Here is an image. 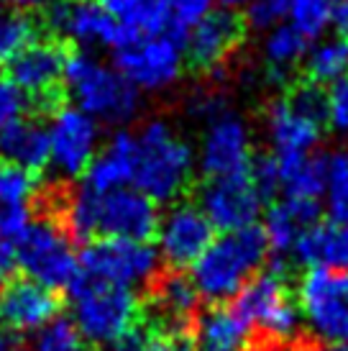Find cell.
I'll use <instances>...</instances> for the list:
<instances>
[{
	"instance_id": "cell-1",
	"label": "cell",
	"mask_w": 348,
	"mask_h": 351,
	"mask_svg": "<svg viewBox=\"0 0 348 351\" xmlns=\"http://www.w3.org/2000/svg\"><path fill=\"white\" fill-rule=\"evenodd\" d=\"M159 208L136 187H121L105 195L87 193L85 187L67 200L64 231L75 241H92L95 236L149 241L159 228Z\"/></svg>"
},
{
	"instance_id": "cell-2",
	"label": "cell",
	"mask_w": 348,
	"mask_h": 351,
	"mask_svg": "<svg viewBox=\"0 0 348 351\" xmlns=\"http://www.w3.org/2000/svg\"><path fill=\"white\" fill-rule=\"evenodd\" d=\"M266 256L269 246L261 226H249L213 239V244L190 267V280L200 298L225 302L241 293L243 285L264 267Z\"/></svg>"
},
{
	"instance_id": "cell-3",
	"label": "cell",
	"mask_w": 348,
	"mask_h": 351,
	"mask_svg": "<svg viewBox=\"0 0 348 351\" xmlns=\"http://www.w3.org/2000/svg\"><path fill=\"white\" fill-rule=\"evenodd\" d=\"M195 169L190 144L174 134L164 121H149L136 134L134 187L154 203H172L182 195Z\"/></svg>"
},
{
	"instance_id": "cell-4",
	"label": "cell",
	"mask_w": 348,
	"mask_h": 351,
	"mask_svg": "<svg viewBox=\"0 0 348 351\" xmlns=\"http://www.w3.org/2000/svg\"><path fill=\"white\" fill-rule=\"evenodd\" d=\"M67 293L72 305L69 321L87 343L116 346L138 323V298L131 287L103 282L79 272Z\"/></svg>"
},
{
	"instance_id": "cell-5",
	"label": "cell",
	"mask_w": 348,
	"mask_h": 351,
	"mask_svg": "<svg viewBox=\"0 0 348 351\" xmlns=\"http://www.w3.org/2000/svg\"><path fill=\"white\" fill-rule=\"evenodd\" d=\"M64 88L75 100V108L105 123H128L141 108L138 90L116 67L103 64L90 51L67 57Z\"/></svg>"
},
{
	"instance_id": "cell-6",
	"label": "cell",
	"mask_w": 348,
	"mask_h": 351,
	"mask_svg": "<svg viewBox=\"0 0 348 351\" xmlns=\"http://www.w3.org/2000/svg\"><path fill=\"white\" fill-rule=\"evenodd\" d=\"M16 264L23 274L49 290H69L79 277V254L72 249V239L64 226L54 221H34L16 244Z\"/></svg>"
},
{
	"instance_id": "cell-7",
	"label": "cell",
	"mask_w": 348,
	"mask_h": 351,
	"mask_svg": "<svg viewBox=\"0 0 348 351\" xmlns=\"http://www.w3.org/2000/svg\"><path fill=\"white\" fill-rule=\"evenodd\" d=\"M79 272L121 287H149L159 277V252L149 241L95 239L79 252Z\"/></svg>"
},
{
	"instance_id": "cell-8",
	"label": "cell",
	"mask_w": 348,
	"mask_h": 351,
	"mask_svg": "<svg viewBox=\"0 0 348 351\" xmlns=\"http://www.w3.org/2000/svg\"><path fill=\"white\" fill-rule=\"evenodd\" d=\"M231 308L251 328H261L271 339H290L302 318L297 302L292 300L284 272L279 269L253 274L233 298Z\"/></svg>"
},
{
	"instance_id": "cell-9",
	"label": "cell",
	"mask_w": 348,
	"mask_h": 351,
	"mask_svg": "<svg viewBox=\"0 0 348 351\" xmlns=\"http://www.w3.org/2000/svg\"><path fill=\"white\" fill-rule=\"evenodd\" d=\"M297 308L320 341H348V272L308 269L297 290Z\"/></svg>"
},
{
	"instance_id": "cell-10",
	"label": "cell",
	"mask_w": 348,
	"mask_h": 351,
	"mask_svg": "<svg viewBox=\"0 0 348 351\" xmlns=\"http://www.w3.org/2000/svg\"><path fill=\"white\" fill-rule=\"evenodd\" d=\"M182 41L169 34L138 36L116 49L113 67L136 90H164L182 75Z\"/></svg>"
},
{
	"instance_id": "cell-11",
	"label": "cell",
	"mask_w": 348,
	"mask_h": 351,
	"mask_svg": "<svg viewBox=\"0 0 348 351\" xmlns=\"http://www.w3.org/2000/svg\"><path fill=\"white\" fill-rule=\"evenodd\" d=\"M49 131V165L62 177H82L92 165L100 144L97 121L79 108L59 106L51 113Z\"/></svg>"
},
{
	"instance_id": "cell-12",
	"label": "cell",
	"mask_w": 348,
	"mask_h": 351,
	"mask_svg": "<svg viewBox=\"0 0 348 351\" xmlns=\"http://www.w3.org/2000/svg\"><path fill=\"white\" fill-rule=\"evenodd\" d=\"M67 49L54 39L31 41L13 59H8V77L18 85L31 103H44V108H59V82L64 80Z\"/></svg>"
},
{
	"instance_id": "cell-13",
	"label": "cell",
	"mask_w": 348,
	"mask_h": 351,
	"mask_svg": "<svg viewBox=\"0 0 348 351\" xmlns=\"http://www.w3.org/2000/svg\"><path fill=\"white\" fill-rule=\"evenodd\" d=\"M215 228L200 205L177 203L159 218L156 228V252L174 272L192 267L200 254L213 244Z\"/></svg>"
},
{
	"instance_id": "cell-14",
	"label": "cell",
	"mask_w": 348,
	"mask_h": 351,
	"mask_svg": "<svg viewBox=\"0 0 348 351\" xmlns=\"http://www.w3.org/2000/svg\"><path fill=\"white\" fill-rule=\"evenodd\" d=\"M49 26L82 47H110L116 51L134 36L97 0H54L47 13Z\"/></svg>"
},
{
	"instance_id": "cell-15",
	"label": "cell",
	"mask_w": 348,
	"mask_h": 351,
	"mask_svg": "<svg viewBox=\"0 0 348 351\" xmlns=\"http://www.w3.org/2000/svg\"><path fill=\"white\" fill-rule=\"evenodd\" d=\"M197 165L208 180L249 172L251 165V134L241 116L223 110L208 121V131L200 144Z\"/></svg>"
},
{
	"instance_id": "cell-16",
	"label": "cell",
	"mask_w": 348,
	"mask_h": 351,
	"mask_svg": "<svg viewBox=\"0 0 348 351\" xmlns=\"http://www.w3.org/2000/svg\"><path fill=\"white\" fill-rule=\"evenodd\" d=\"M200 210L208 215L213 228L233 234L249 226H256L264 200L256 193L249 172L231 177H215L200 193Z\"/></svg>"
},
{
	"instance_id": "cell-17",
	"label": "cell",
	"mask_w": 348,
	"mask_h": 351,
	"mask_svg": "<svg viewBox=\"0 0 348 351\" xmlns=\"http://www.w3.org/2000/svg\"><path fill=\"white\" fill-rule=\"evenodd\" d=\"M59 315V298L31 277H10L0 285V328L36 333Z\"/></svg>"
},
{
	"instance_id": "cell-18",
	"label": "cell",
	"mask_w": 348,
	"mask_h": 351,
	"mask_svg": "<svg viewBox=\"0 0 348 351\" xmlns=\"http://www.w3.org/2000/svg\"><path fill=\"white\" fill-rule=\"evenodd\" d=\"M243 39V21L236 10H213L195 26L187 39V57L197 69H213L228 57Z\"/></svg>"
},
{
	"instance_id": "cell-19",
	"label": "cell",
	"mask_w": 348,
	"mask_h": 351,
	"mask_svg": "<svg viewBox=\"0 0 348 351\" xmlns=\"http://www.w3.org/2000/svg\"><path fill=\"white\" fill-rule=\"evenodd\" d=\"M320 218V203L318 200H297V197H284L282 203H274L266 210L261 231L266 236L269 254L274 256V267L284 272V259L292 256V249L297 244L310 226H315Z\"/></svg>"
},
{
	"instance_id": "cell-20",
	"label": "cell",
	"mask_w": 348,
	"mask_h": 351,
	"mask_svg": "<svg viewBox=\"0 0 348 351\" xmlns=\"http://www.w3.org/2000/svg\"><path fill=\"white\" fill-rule=\"evenodd\" d=\"M136 172V134L131 131H116L108 147L95 154L92 165L82 175V187L87 193L105 195L134 182Z\"/></svg>"
},
{
	"instance_id": "cell-21",
	"label": "cell",
	"mask_w": 348,
	"mask_h": 351,
	"mask_svg": "<svg viewBox=\"0 0 348 351\" xmlns=\"http://www.w3.org/2000/svg\"><path fill=\"white\" fill-rule=\"evenodd\" d=\"M192 328V351H246L253 331L231 305L221 302L200 313Z\"/></svg>"
},
{
	"instance_id": "cell-22",
	"label": "cell",
	"mask_w": 348,
	"mask_h": 351,
	"mask_svg": "<svg viewBox=\"0 0 348 351\" xmlns=\"http://www.w3.org/2000/svg\"><path fill=\"white\" fill-rule=\"evenodd\" d=\"M266 128L277 159L312 154L315 144L320 141V123L300 116L287 100H279L269 108Z\"/></svg>"
},
{
	"instance_id": "cell-23",
	"label": "cell",
	"mask_w": 348,
	"mask_h": 351,
	"mask_svg": "<svg viewBox=\"0 0 348 351\" xmlns=\"http://www.w3.org/2000/svg\"><path fill=\"white\" fill-rule=\"evenodd\" d=\"M292 259L308 269H340L348 272V228L333 223H315L297 239Z\"/></svg>"
},
{
	"instance_id": "cell-24",
	"label": "cell",
	"mask_w": 348,
	"mask_h": 351,
	"mask_svg": "<svg viewBox=\"0 0 348 351\" xmlns=\"http://www.w3.org/2000/svg\"><path fill=\"white\" fill-rule=\"evenodd\" d=\"M0 159L5 165L41 172L49 165V131L36 121H16L0 131Z\"/></svg>"
},
{
	"instance_id": "cell-25",
	"label": "cell",
	"mask_w": 348,
	"mask_h": 351,
	"mask_svg": "<svg viewBox=\"0 0 348 351\" xmlns=\"http://www.w3.org/2000/svg\"><path fill=\"white\" fill-rule=\"evenodd\" d=\"M151 285H154V308L159 311L162 321L169 326L162 331H184L197 308V300H200L192 280L172 272L156 277Z\"/></svg>"
},
{
	"instance_id": "cell-26",
	"label": "cell",
	"mask_w": 348,
	"mask_h": 351,
	"mask_svg": "<svg viewBox=\"0 0 348 351\" xmlns=\"http://www.w3.org/2000/svg\"><path fill=\"white\" fill-rule=\"evenodd\" d=\"M123 29L138 36H154L166 34L169 16H166V0H97Z\"/></svg>"
},
{
	"instance_id": "cell-27",
	"label": "cell",
	"mask_w": 348,
	"mask_h": 351,
	"mask_svg": "<svg viewBox=\"0 0 348 351\" xmlns=\"http://www.w3.org/2000/svg\"><path fill=\"white\" fill-rule=\"evenodd\" d=\"M282 193L297 200H320L325 193V156L305 154L277 159Z\"/></svg>"
},
{
	"instance_id": "cell-28",
	"label": "cell",
	"mask_w": 348,
	"mask_h": 351,
	"mask_svg": "<svg viewBox=\"0 0 348 351\" xmlns=\"http://www.w3.org/2000/svg\"><path fill=\"white\" fill-rule=\"evenodd\" d=\"M308 39H302L290 23H277L264 39V62L274 80H287L290 72L308 54Z\"/></svg>"
},
{
	"instance_id": "cell-29",
	"label": "cell",
	"mask_w": 348,
	"mask_h": 351,
	"mask_svg": "<svg viewBox=\"0 0 348 351\" xmlns=\"http://www.w3.org/2000/svg\"><path fill=\"white\" fill-rule=\"evenodd\" d=\"M308 57V80L318 85H333L348 75V41L343 36L318 39V44L305 54Z\"/></svg>"
},
{
	"instance_id": "cell-30",
	"label": "cell",
	"mask_w": 348,
	"mask_h": 351,
	"mask_svg": "<svg viewBox=\"0 0 348 351\" xmlns=\"http://www.w3.org/2000/svg\"><path fill=\"white\" fill-rule=\"evenodd\" d=\"M325 210L328 221L348 228V152L325 156Z\"/></svg>"
},
{
	"instance_id": "cell-31",
	"label": "cell",
	"mask_w": 348,
	"mask_h": 351,
	"mask_svg": "<svg viewBox=\"0 0 348 351\" xmlns=\"http://www.w3.org/2000/svg\"><path fill=\"white\" fill-rule=\"evenodd\" d=\"M287 21L302 39L318 41L333 23V3L330 0H292L287 8Z\"/></svg>"
},
{
	"instance_id": "cell-32",
	"label": "cell",
	"mask_w": 348,
	"mask_h": 351,
	"mask_svg": "<svg viewBox=\"0 0 348 351\" xmlns=\"http://www.w3.org/2000/svg\"><path fill=\"white\" fill-rule=\"evenodd\" d=\"M26 351H90L82 333L75 328L69 318H54L44 328L34 333Z\"/></svg>"
},
{
	"instance_id": "cell-33",
	"label": "cell",
	"mask_w": 348,
	"mask_h": 351,
	"mask_svg": "<svg viewBox=\"0 0 348 351\" xmlns=\"http://www.w3.org/2000/svg\"><path fill=\"white\" fill-rule=\"evenodd\" d=\"M215 0H166V16H169V26H166V34L174 36L177 41H182L187 34L200 23V21L213 13Z\"/></svg>"
},
{
	"instance_id": "cell-34",
	"label": "cell",
	"mask_w": 348,
	"mask_h": 351,
	"mask_svg": "<svg viewBox=\"0 0 348 351\" xmlns=\"http://www.w3.org/2000/svg\"><path fill=\"white\" fill-rule=\"evenodd\" d=\"M284 100H287L300 116L315 121L320 126H323L325 118H328V90H323V85L312 82V80L297 82Z\"/></svg>"
},
{
	"instance_id": "cell-35",
	"label": "cell",
	"mask_w": 348,
	"mask_h": 351,
	"mask_svg": "<svg viewBox=\"0 0 348 351\" xmlns=\"http://www.w3.org/2000/svg\"><path fill=\"white\" fill-rule=\"evenodd\" d=\"M36 193L34 172L16 165H0V205H29Z\"/></svg>"
},
{
	"instance_id": "cell-36",
	"label": "cell",
	"mask_w": 348,
	"mask_h": 351,
	"mask_svg": "<svg viewBox=\"0 0 348 351\" xmlns=\"http://www.w3.org/2000/svg\"><path fill=\"white\" fill-rule=\"evenodd\" d=\"M34 41V23L26 16H0V64Z\"/></svg>"
},
{
	"instance_id": "cell-37",
	"label": "cell",
	"mask_w": 348,
	"mask_h": 351,
	"mask_svg": "<svg viewBox=\"0 0 348 351\" xmlns=\"http://www.w3.org/2000/svg\"><path fill=\"white\" fill-rule=\"evenodd\" d=\"M249 177H251L256 193L261 195L264 203H269L277 197V193H282V182H279V165H277V156L274 154H261L256 159H251L249 165Z\"/></svg>"
},
{
	"instance_id": "cell-38",
	"label": "cell",
	"mask_w": 348,
	"mask_h": 351,
	"mask_svg": "<svg viewBox=\"0 0 348 351\" xmlns=\"http://www.w3.org/2000/svg\"><path fill=\"white\" fill-rule=\"evenodd\" d=\"M29 108H31L29 95L8 75H0V131L8 128L10 123H16V121H21Z\"/></svg>"
},
{
	"instance_id": "cell-39",
	"label": "cell",
	"mask_w": 348,
	"mask_h": 351,
	"mask_svg": "<svg viewBox=\"0 0 348 351\" xmlns=\"http://www.w3.org/2000/svg\"><path fill=\"white\" fill-rule=\"evenodd\" d=\"M292 0H249L246 5V21L253 29L269 31L277 23L287 19V8Z\"/></svg>"
},
{
	"instance_id": "cell-40",
	"label": "cell",
	"mask_w": 348,
	"mask_h": 351,
	"mask_svg": "<svg viewBox=\"0 0 348 351\" xmlns=\"http://www.w3.org/2000/svg\"><path fill=\"white\" fill-rule=\"evenodd\" d=\"M336 134L348 136V75L333 82L328 90V118H325Z\"/></svg>"
},
{
	"instance_id": "cell-41",
	"label": "cell",
	"mask_w": 348,
	"mask_h": 351,
	"mask_svg": "<svg viewBox=\"0 0 348 351\" xmlns=\"http://www.w3.org/2000/svg\"><path fill=\"white\" fill-rule=\"evenodd\" d=\"M34 223L29 205H0V239L18 244L26 228Z\"/></svg>"
},
{
	"instance_id": "cell-42",
	"label": "cell",
	"mask_w": 348,
	"mask_h": 351,
	"mask_svg": "<svg viewBox=\"0 0 348 351\" xmlns=\"http://www.w3.org/2000/svg\"><path fill=\"white\" fill-rule=\"evenodd\" d=\"M141 351H192V341L184 331H156L146 336Z\"/></svg>"
},
{
	"instance_id": "cell-43",
	"label": "cell",
	"mask_w": 348,
	"mask_h": 351,
	"mask_svg": "<svg viewBox=\"0 0 348 351\" xmlns=\"http://www.w3.org/2000/svg\"><path fill=\"white\" fill-rule=\"evenodd\" d=\"M223 110H228V108H225V100H223V95L213 93V90H200V93L192 95V100H190V113L197 118H205V121L215 118L218 113H223Z\"/></svg>"
},
{
	"instance_id": "cell-44",
	"label": "cell",
	"mask_w": 348,
	"mask_h": 351,
	"mask_svg": "<svg viewBox=\"0 0 348 351\" xmlns=\"http://www.w3.org/2000/svg\"><path fill=\"white\" fill-rule=\"evenodd\" d=\"M16 269V244L0 239V285H5Z\"/></svg>"
},
{
	"instance_id": "cell-45",
	"label": "cell",
	"mask_w": 348,
	"mask_h": 351,
	"mask_svg": "<svg viewBox=\"0 0 348 351\" xmlns=\"http://www.w3.org/2000/svg\"><path fill=\"white\" fill-rule=\"evenodd\" d=\"M144 339H146L144 333L138 331V328H134L128 336H123V339L113 346V351H141L144 349Z\"/></svg>"
},
{
	"instance_id": "cell-46",
	"label": "cell",
	"mask_w": 348,
	"mask_h": 351,
	"mask_svg": "<svg viewBox=\"0 0 348 351\" xmlns=\"http://www.w3.org/2000/svg\"><path fill=\"white\" fill-rule=\"evenodd\" d=\"M333 26L338 29V36L348 41V0H340L333 8Z\"/></svg>"
},
{
	"instance_id": "cell-47",
	"label": "cell",
	"mask_w": 348,
	"mask_h": 351,
	"mask_svg": "<svg viewBox=\"0 0 348 351\" xmlns=\"http://www.w3.org/2000/svg\"><path fill=\"white\" fill-rule=\"evenodd\" d=\"M8 3L21 10H26V8H39V5H44V3H49V0H8Z\"/></svg>"
},
{
	"instance_id": "cell-48",
	"label": "cell",
	"mask_w": 348,
	"mask_h": 351,
	"mask_svg": "<svg viewBox=\"0 0 348 351\" xmlns=\"http://www.w3.org/2000/svg\"><path fill=\"white\" fill-rule=\"evenodd\" d=\"M215 3L225 10H238V8H246V5H249V0H215Z\"/></svg>"
},
{
	"instance_id": "cell-49",
	"label": "cell",
	"mask_w": 348,
	"mask_h": 351,
	"mask_svg": "<svg viewBox=\"0 0 348 351\" xmlns=\"http://www.w3.org/2000/svg\"><path fill=\"white\" fill-rule=\"evenodd\" d=\"M0 351H16V343L8 339V333L0 331Z\"/></svg>"
},
{
	"instance_id": "cell-50",
	"label": "cell",
	"mask_w": 348,
	"mask_h": 351,
	"mask_svg": "<svg viewBox=\"0 0 348 351\" xmlns=\"http://www.w3.org/2000/svg\"><path fill=\"white\" fill-rule=\"evenodd\" d=\"M323 351H348V341H340V343H328Z\"/></svg>"
},
{
	"instance_id": "cell-51",
	"label": "cell",
	"mask_w": 348,
	"mask_h": 351,
	"mask_svg": "<svg viewBox=\"0 0 348 351\" xmlns=\"http://www.w3.org/2000/svg\"><path fill=\"white\" fill-rule=\"evenodd\" d=\"M0 16H3V10H0Z\"/></svg>"
}]
</instances>
